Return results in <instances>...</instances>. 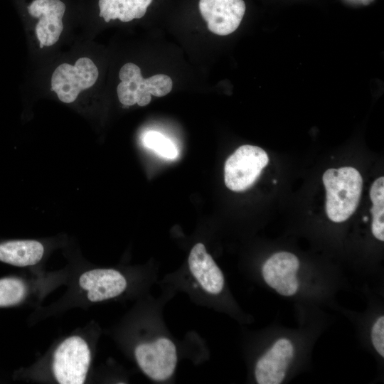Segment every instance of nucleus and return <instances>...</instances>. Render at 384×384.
Listing matches in <instances>:
<instances>
[{"label":"nucleus","mask_w":384,"mask_h":384,"mask_svg":"<svg viewBox=\"0 0 384 384\" xmlns=\"http://www.w3.org/2000/svg\"><path fill=\"white\" fill-rule=\"evenodd\" d=\"M326 189V213L335 223L348 219L360 201L363 178L357 169L347 166L329 169L323 175Z\"/></svg>","instance_id":"obj_1"},{"label":"nucleus","mask_w":384,"mask_h":384,"mask_svg":"<svg viewBox=\"0 0 384 384\" xmlns=\"http://www.w3.org/2000/svg\"><path fill=\"white\" fill-rule=\"evenodd\" d=\"M119 78L121 80L117 87L119 102L124 107L137 104L147 105L151 95L163 97L169 94L173 87L171 78L166 75L158 74L146 79L141 74V70L132 63L124 64L120 69Z\"/></svg>","instance_id":"obj_2"},{"label":"nucleus","mask_w":384,"mask_h":384,"mask_svg":"<svg viewBox=\"0 0 384 384\" xmlns=\"http://www.w3.org/2000/svg\"><path fill=\"white\" fill-rule=\"evenodd\" d=\"M268 162V155L262 148L247 144L240 146L225 164L227 188L237 192L247 190L257 181Z\"/></svg>","instance_id":"obj_3"},{"label":"nucleus","mask_w":384,"mask_h":384,"mask_svg":"<svg viewBox=\"0 0 384 384\" xmlns=\"http://www.w3.org/2000/svg\"><path fill=\"white\" fill-rule=\"evenodd\" d=\"M90 362V351L80 336H73L63 341L55 351L53 370L60 384H82L85 382Z\"/></svg>","instance_id":"obj_4"},{"label":"nucleus","mask_w":384,"mask_h":384,"mask_svg":"<svg viewBox=\"0 0 384 384\" xmlns=\"http://www.w3.org/2000/svg\"><path fill=\"white\" fill-rule=\"evenodd\" d=\"M97 66L88 58H80L74 65L63 63L54 70L51 78V91L64 103H72L80 92L92 87L97 80Z\"/></svg>","instance_id":"obj_5"},{"label":"nucleus","mask_w":384,"mask_h":384,"mask_svg":"<svg viewBox=\"0 0 384 384\" xmlns=\"http://www.w3.org/2000/svg\"><path fill=\"white\" fill-rule=\"evenodd\" d=\"M134 355L142 370L154 380H166L174 373L176 348L168 338L161 337L154 342L139 344Z\"/></svg>","instance_id":"obj_6"},{"label":"nucleus","mask_w":384,"mask_h":384,"mask_svg":"<svg viewBox=\"0 0 384 384\" xmlns=\"http://www.w3.org/2000/svg\"><path fill=\"white\" fill-rule=\"evenodd\" d=\"M199 11L208 30L219 36L234 32L245 12L243 0H200Z\"/></svg>","instance_id":"obj_7"},{"label":"nucleus","mask_w":384,"mask_h":384,"mask_svg":"<svg viewBox=\"0 0 384 384\" xmlns=\"http://www.w3.org/2000/svg\"><path fill=\"white\" fill-rule=\"evenodd\" d=\"M299 265V260L295 255L279 252L265 261L262 274L268 286L282 296L290 297L295 294L299 289V282L296 272Z\"/></svg>","instance_id":"obj_8"},{"label":"nucleus","mask_w":384,"mask_h":384,"mask_svg":"<svg viewBox=\"0 0 384 384\" xmlns=\"http://www.w3.org/2000/svg\"><path fill=\"white\" fill-rule=\"evenodd\" d=\"M27 9L31 16L39 19L35 32L40 48L55 44L63 29L65 4L60 0H34Z\"/></svg>","instance_id":"obj_9"},{"label":"nucleus","mask_w":384,"mask_h":384,"mask_svg":"<svg viewBox=\"0 0 384 384\" xmlns=\"http://www.w3.org/2000/svg\"><path fill=\"white\" fill-rule=\"evenodd\" d=\"M294 350L287 338L278 339L255 365V376L259 384H279L294 357Z\"/></svg>","instance_id":"obj_10"},{"label":"nucleus","mask_w":384,"mask_h":384,"mask_svg":"<svg viewBox=\"0 0 384 384\" xmlns=\"http://www.w3.org/2000/svg\"><path fill=\"white\" fill-rule=\"evenodd\" d=\"M80 286L87 291L91 302H100L121 294L127 287L124 277L112 269H95L84 272L79 279Z\"/></svg>","instance_id":"obj_11"},{"label":"nucleus","mask_w":384,"mask_h":384,"mask_svg":"<svg viewBox=\"0 0 384 384\" xmlns=\"http://www.w3.org/2000/svg\"><path fill=\"white\" fill-rule=\"evenodd\" d=\"M188 263L192 275L206 292L211 294L222 292L223 274L203 243H196L192 247Z\"/></svg>","instance_id":"obj_12"},{"label":"nucleus","mask_w":384,"mask_h":384,"mask_svg":"<svg viewBox=\"0 0 384 384\" xmlns=\"http://www.w3.org/2000/svg\"><path fill=\"white\" fill-rule=\"evenodd\" d=\"M43 253V245L36 240H9L0 243V261L14 266L34 265L42 259Z\"/></svg>","instance_id":"obj_13"},{"label":"nucleus","mask_w":384,"mask_h":384,"mask_svg":"<svg viewBox=\"0 0 384 384\" xmlns=\"http://www.w3.org/2000/svg\"><path fill=\"white\" fill-rule=\"evenodd\" d=\"M152 0H99L100 16L105 22L119 19L129 22L142 18Z\"/></svg>","instance_id":"obj_14"},{"label":"nucleus","mask_w":384,"mask_h":384,"mask_svg":"<svg viewBox=\"0 0 384 384\" xmlns=\"http://www.w3.org/2000/svg\"><path fill=\"white\" fill-rule=\"evenodd\" d=\"M370 197L373 203L370 213L373 215L371 230L374 237L384 240V177L376 179L370 190Z\"/></svg>","instance_id":"obj_15"},{"label":"nucleus","mask_w":384,"mask_h":384,"mask_svg":"<svg viewBox=\"0 0 384 384\" xmlns=\"http://www.w3.org/2000/svg\"><path fill=\"white\" fill-rule=\"evenodd\" d=\"M26 292L25 284L19 279H0V306H7L20 302Z\"/></svg>","instance_id":"obj_16"},{"label":"nucleus","mask_w":384,"mask_h":384,"mask_svg":"<svg viewBox=\"0 0 384 384\" xmlns=\"http://www.w3.org/2000/svg\"><path fill=\"white\" fill-rule=\"evenodd\" d=\"M143 144L166 159H174L177 156L178 151L174 144L158 132H146L143 137Z\"/></svg>","instance_id":"obj_17"},{"label":"nucleus","mask_w":384,"mask_h":384,"mask_svg":"<svg viewBox=\"0 0 384 384\" xmlns=\"http://www.w3.org/2000/svg\"><path fill=\"white\" fill-rule=\"evenodd\" d=\"M371 340L377 352L384 357V316H380L371 329Z\"/></svg>","instance_id":"obj_18"},{"label":"nucleus","mask_w":384,"mask_h":384,"mask_svg":"<svg viewBox=\"0 0 384 384\" xmlns=\"http://www.w3.org/2000/svg\"><path fill=\"white\" fill-rule=\"evenodd\" d=\"M363 220H364L365 221H367V220H368V217L363 218Z\"/></svg>","instance_id":"obj_19"},{"label":"nucleus","mask_w":384,"mask_h":384,"mask_svg":"<svg viewBox=\"0 0 384 384\" xmlns=\"http://www.w3.org/2000/svg\"><path fill=\"white\" fill-rule=\"evenodd\" d=\"M273 183H277L276 180H274Z\"/></svg>","instance_id":"obj_20"}]
</instances>
